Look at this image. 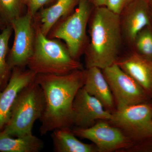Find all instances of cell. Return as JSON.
<instances>
[{
    "label": "cell",
    "mask_w": 152,
    "mask_h": 152,
    "mask_svg": "<svg viewBox=\"0 0 152 152\" xmlns=\"http://www.w3.org/2000/svg\"><path fill=\"white\" fill-rule=\"evenodd\" d=\"M73 113V126L81 129L92 126L97 120L109 121L112 115L100 101L88 94L83 87L76 94Z\"/></svg>",
    "instance_id": "30bf717a"
},
{
    "label": "cell",
    "mask_w": 152,
    "mask_h": 152,
    "mask_svg": "<svg viewBox=\"0 0 152 152\" xmlns=\"http://www.w3.org/2000/svg\"><path fill=\"white\" fill-rule=\"evenodd\" d=\"M37 74L31 70L16 67L12 70L7 86L0 91V132L7 124L17 96L22 89L35 79Z\"/></svg>",
    "instance_id": "7c38bea8"
},
{
    "label": "cell",
    "mask_w": 152,
    "mask_h": 152,
    "mask_svg": "<svg viewBox=\"0 0 152 152\" xmlns=\"http://www.w3.org/2000/svg\"><path fill=\"white\" fill-rule=\"evenodd\" d=\"M13 29L11 25L6 26L0 33V91L8 83L12 71L7 63L9 52V42Z\"/></svg>",
    "instance_id": "ac0fdd59"
},
{
    "label": "cell",
    "mask_w": 152,
    "mask_h": 152,
    "mask_svg": "<svg viewBox=\"0 0 152 152\" xmlns=\"http://www.w3.org/2000/svg\"><path fill=\"white\" fill-rule=\"evenodd\" d=\"M109 121L128 137L140 139L152 137V108L148 104L118 108Z\"/></svg>",
    "instance_id": "8992f818"
},
{
    "label": "cell",
    "mask_w": 152,
    "mask_h": 152,
    "mask_svg": "<svg viewBox=\"0 0 152 152\" xmlns=\"http://www.w3.org/2000/svg\"><path fill=\"white\" fill-rule=\"evenodd\" d=\"M43 148V142L33 134L14 137L0 132V152H39Z\"/></svg>",
    "instance_id": "e0dca14e"
},
{
    "label": "cell",
    "mask_w": 152,
    "mask_h": 152,
    "mask_svg": "<svg viewBox=\"0 0 152 152\" xmlns=\"http://www.w3.org/2000/svg\"><path fill=\"white\" fill-rule=\"evenodd\" d=\"M83 88L88 94L100 101L106 110L113 108V96L100 68L92 67L85 70Z\"/></svg>",
    "instance_id": "5bb4252c"
},
{
    "label": "cell",
    "mask_w": 152,
    "mask_h": 152,
    "mask_svg": "<svg viewBox=\"0 0 152 152\" xmlns=\"http://www.w3.org/2000/svg\"><path fill=\"white\" fill-rule=\"evenodd\" d=\"M149 5L150 7L152 10V0H146Z\"/></svg>",
    "instance_id": "d4e9b609"
},
{
    "label": "cell",
    "mask_w": 152,
    "mask_h": 152,
    "mask_svg": "<svg viewBox=\"0 0 152 152\" xmlns=\"http://www.w3.org/2000/svg\"><path fill=\"white\" fill-rule=\"evenodd\" d=\"M56 0H22L23 5L27 8V13L34 18L44 6Z\"/></svg>",
    "instance_id": "44dd1931"
},
{
    "label": "cell",
    "mask_w": 152,
    "mask_h": 152,
    "mask_svg": "<svg viewBox=\"0 0 152 152\" xmlns=\"http://www.w3.org/2000/svg\"><path fill=\"white\" fill-rule=\"evenodd\" d=\"M151 25L152 26V10L151 11Z\"/></svg>",
    "instance_id": "484cf974"
},
{
    "label": "cell",
    "mask_w": 152,
    "mask_h": 152,
    "mask_svg": "<svg viewBox=\"0 0 152 152\" xmlns=\"http://www.w3.org/2000/svg\"><path fill=\"white\" fill-rule=\"evenodd\" d=\"M35 80L45 99V110L39 119L41 134L73 126V104L76 94L84 85L85 70L63 75L38 74Z\"/></svg>",
    "instance_id": "6da1fadb"
},
{
    "label": "cell",
    "mask_w": 152,
    "mask_h": 152,
    "mask_svg": "<svg viewBox=\"0 0 152 152\" xmlns=\"http://www.w3.org/2000/svg\"><path fill=\"white\" fill-rule=\"evenodd\" d=\"M45 108L43 92L35 79L19 92L3 132L14 137L33 134L34 124L41 118Z\"/></svg>",
    "instance_id": "277c9868"
},
{
    "label": "cell",
    "mask_w": 152,
    "mask_h": 152,
    "mask_svg": "<svg viewBox=\"0 0 152 152\" xmlns=\"http://www.w3.org/2000/svg\"><path fill=\"white\" fill-rule=\"evenodd\" d=\"M35 44L32 56L28 62L29 69L38 74L63 75L83 69L78 60L71 56L66 45L50 39L41 31L39 23L34 18Z\"/></svg>",
    "instance_id": "3957f363"
},
{
    "label": "cell",
    "mask_w": 152,
    "mask_h": 152,
    "mask_svg": "<svg viewBox=\"0 0 152 152\" xmlns=\"http://www.w3.org/2000/svg\"><path fill=\"white\" fill-rule=\"evenodd\" d=\"M134 1L135 0H107L105 6L119 15L126 6Z\"/></svg>",
    "instance_id": "7402d4cb"
},
{
    "label": "cell",
    "mask_w": 152,
    "mask_h": 152,
    "mask_svg": "<svg viewBox=\"0 0 152 152\" xmlns=\"http://www.w3.org/2000/svg\"><path fill=\"white\" fill-rule=\"evenodd\" d=\"M110 87L117 107L142 103L147 94L137 82L116 63L102 69Z\"/></svg>",
    "instance_id": "ba28073f"
},
{
    "label": "cell",
    "mask_w": 152,
    "mask_h": 152,
    "mask_svg": "<svg viewBox=\"0 0 152 152\" xmlns=\"http://www.w3.org/2000/svg\"><path fill=\"white\" fill-rule=\"evenodd\" d=\"M72 132L76 137L92 142L99 152L113 151L129 147L131 144L130 138L122 130L105 122H99L86 129L75 127Z\"/></svg>",
    "instance_id": "9c48e42d"
},
{
    "label": "cell",
    "mask_w": 152,
    "mask_h": 152,
    "mask_svg": "<svg viewBox=\"0 0 152 152\" xmlns=\"http://www.w3.org/2000/svg\"><path fill=\"white\" fill-rule=\"evenodd\" d=\"M133 51L152 61V26L144 28L137 34L132 46Z\"/></svg>",
    "instance_id": "d6986e66"
},
{
    "label": "cell",
    "mask_w": 152,
    "mask_h": 152,
    "mask_svg": "<svg viewBox=\"0 0 152 152\" xmlns=\"http://www.w3.org/2000/svg\"><path fill=\"white\" fill-rule=\"evenodd\" d=\"M94 7L105 6L107 0H88Z\"/></svg>",
    "instance_id": "603a6c76"
},
{
    "label": "cell",
    "mask_w": 152,
    "mask_h": 152,
    "mask_svg": "<svg viewBox=\"0 0 152 152\" xmlns=\"http://www.w3.org/2000/svg\"><path fill=\"white\" fill-rule=\"evenodd\" d=\"M53 5L42 9L34 17L39 22L41 31L48 36L60 20L67 17L75 10L79 0H56Z\"/></svg>",
    "instance_id": "9a60e30c"
},
{
    "label": "cell",
    "mask_w": 152,
    "mask_h": 152,
    "mask_svg": "<svg viewBox=\"0 0 152 152\" xmlns=\"http://www.w3.org/2000/svg\"><path fill=\"white\" fill-rule=\"evenodd\" d=\"M22 0H0V17L6 26L21 16Z\"/></svg>",
    "instance_id": "ffe728a7"
},
{
    "label": "cell",
    "mask_w": 152,
    "mask_h": 152,
    "mask_svg": "<svg viewBox=\"0 0 152 152\" xmlns=\"http://www.w3.org/2000/svg\"><path fill=\"white\" fill-rule=\"evenodd\" d=\"M92 5L88 0H79L74 12L60 20L47 36L64 41L71 56L77 60L84 53L88 42L87 28L94 10Z\"/></svg>",
    "instance_id": "5b68a950"
},
{
    "label": "cell",
    "mask_w": 152,
    "mask_h": 152,
    "mask_svg": "<svg viewBox=\"0 0 152 152\" xmlns=\"http://www.w3.org/2000/svg\"><path fill=\"white\" fill-rule=\"evenodd\" d=\"M93 10L88 23L89 39L84 54L87 69H101L116 63L124 42L119 15L106 6Z\"/></svg>",
    "instance_id": "7a4b0ae2"
},
{
    "label": "cell",
    "mask_w": 152,
    "mask_h": 152,
    "mask_svg": "<svg viewBox=\"0 0 152 152\" xmlns=\"http://www.w3.org/2000/svg\"><path fill=\"white\" fill-rule=\"evenodd\" d=\"M116 64L134 79L147 95H152V61L132 51Z\"/></svg>",
    "instance_id": "4fadbf2b"
},
{
    "label": "cell",
    "mask_w": 152,
    "mask_h": 152,
    "mask_svg": "<svg viewBox=\"0 0 152 152\" xmlns=\"http://www.w3.org/2000/svg\"><path fill=\"white\" fill-rule=\"evenodd\" d=\"M6 26H7L3 22L2 20L0 17V30H2L3 29L6 27Z\"/></svg>",
    "instance_id": "cb8c5ba5"
},
{
    "label": "cell",
    "mask_w": 152,
    "mask_h": 152,
    "mask_svg": "<svg viewBox=\"0 0 152 152\" xmlns=\"http://www.w3.org/2000/svg\"><path fill=\"white\" fill-rule=\"evenodd\" d=\"M151 11L146 0H135L119 14L124 42L130 46L140 31L151 25Z\"/></svg>",
    "instance_id": "8fae6325"
},
{
    "label": "cell",
    "mask_w": 152,
    "mask_h": 152,
    "mask_svg": "<svg viewBox=\"0 0 152 152\" xmlns=\"http://www.w3.org/2000/svg\"><path fill=\"white\" fill-rule=\"evenodd\" d=\"M11 25L15 37L7 63L12 71L15 68L24 69L27 66L34 50L36 32L34 18L28 13L14 20Z\"/></svg>",
    "instance_id": "52a82bcc"
},
{
    "label": "cell",
    "mask_w": 152,
    "mask_h": 152,
    "mask_svg": "<svg viewBox=\"0 0 152 152\" xmlns=\"http://www.w3.org/2000/svg\"><path fill=\"white\" fill-rule=\"evenodd\" d=\"M51 137L55 152H99L94 145L85 143L78 140L69 127L55 130L52 132Z\"/></svg>",
    "instance_id": "2e32d148"
}]
</instances>
